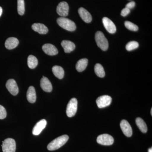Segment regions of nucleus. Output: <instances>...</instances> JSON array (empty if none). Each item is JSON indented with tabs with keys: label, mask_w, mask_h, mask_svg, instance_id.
<instances>
[{
	"label": "nucleus",
	"mask_w": 152,
	"mask_h": 152,
	"mask_svg": "<svg viewBox=\"0 0 152 152\" xmlns=\"http://www.w3.org/2000/svg\"><path fill=\"white\" fill-rule=\"evenodd\" d=\"M69 138V136L67 135L60 136L51 142L48 145L47 148L50 151L58 149L67 142Z\"/></svg>",
	"instance_id": "f257e3e1"
},
{
	"label": "nucleus",
	"mask_w": 152,
	"mask_h": 152,
	"mask_svg": "<svg viewBox=\"0 0 152 152\" xmlns=\"http://www.w3.org/2000/svg\"><path fill=\"white\" fill-rule=\"evenodd\" d=\"M57 23L61 27L69 31H73L76 30L75 23L69 19L65 17H61L57 20Z\"/></svg>",
	"instance_id": "f03ea898"
},
{
	"label": "nucleus",
	"mask_w": 152,
	"mask_h": 152,
	"mask_svg": "<svg viewBox=\"0 0 152 152\" xmlns=\"http://www.w3.org/2000/svg\"><path fill=\"white\" fill-rule=\"evenodd\" d=\"M95 40L98 46L102 50L106 51L109 47L108 42L102 32L98 31L95 35Z\"/></svg>",
	"instance_id": "7ed1b4c3"
},
{
	"label": "nucleus",
	"mask_w": 152,
	"mask_h": 152,
	"mask_svg": "<svg viewBox=\"0 0 152 152\" xmlns=\"http://www.w3.org/2000/svg\"><path fill=\"white\" fill-rule=\"evenodd\" d=\"M2 142L1 147L3 152H15L16 145L14 139H6Z\"/></svg>",
	"instance_id": "20e7f679"
},
{
	"label": "nucleus",
	"mask_w": 152,
	"mask_h": 152,
	"mask_svg": "<svg viewBox=\"0 0 152 152\" xmlns=\"http://www.w3.org/2000/svg\"><path fill=\"white\" fill-rule=\"evenodd\" d=\"M77 100L76 98H72L70 100L66 110L68 117L72 118L75 115L77 109Z\"/></svg>",
	"instance_id": "39448f33"
},
{
	"label": "nucleus",
	"mask_w": 152,
	"mask_h": 152,
	"mask_svg": "<svg viewBox=\"0 0 152 152\" xmlns=\"http://www.w3.org/2000/svg\"><path fill=\"white\" fill-rule=\"evenodd\" d=\"M112 101V98L107 95H104L99 97L96 100V103L98 107L103 108L110 106Z\"/></svg>",
	"instance_id": "423d86ee"
},
{
	"label": "nucleus",
	"mask_w": 152,
	"mask_h": 152,
	"mask_svg": "<svg viewBox=\"0 0 152 152\" xmlns=\"http://www.w3.org/2000/svg\"><path fill=\"white\" fill-rule=\"evenodd\" d=\"M114 138L112 136L108 134H103L99 136L97 139L98 143L103 145H111L113 144Z\"/></svg>",
	"instance_id": "0eeeda50"
},
{
	"label": "nucleus",
	"mask_w": 152,
	"mask_h": 152,
	"mask_svg": "<svg viewBox=\"0 0 152 152\" xmlns=\"http://www.w3.org/2000/svg\"><path fill=\"white\" fill-rule=\"evenodd\" d=\"M69 6L66 2H61L57 7V12L62 17L67 16L69 14Z\"/></svg>",
	"instance_id": "6e6552de"
},
{
	"label": "nucleus",
	"mask_w": 152,
	"mask_h": 152,
	"mask_svg": "<svg viewBox=\"0 0 152 152\" xmlns=\"http://www.w3.org/2000/svg\"><path fill=\"white\" fill-rule=\"evenodd\" d=\"M6 87L10 93L13 96L18 94L19 88L16 82L14 79H10L7 82Z\"/></svg>",
	"instance_id": "1a4fd4ad"
},
{
	"label": "nucleus",
	"mask_w": 152,
	"mask_h": 152,
	"mask_svg": "<svg viewBox=\"0 0 152 152\" xmlns=\"http://www.w3.org/2000/svg\"><path fill=\"white\" fill-rule=\"evenodd\" d=\"M103 24L107 31L110 34H114L116 31V27L113 22L107 17L102 19Z\"/></svg>",
	"instance_id": "9d476101"
},
{
	"label": "nucleus",
	"mask_w": 152,
	"mask_h": 152,
	"mask_svg": "<svg viewBox=\"0 0 152 152\" xmlns=\"http://www.w3.org/2000/svg\"><path fill=\"white\" fill-rule=\"evenodd\" d=\"M120 126L123 133L127 137H130L132 135V129L127 121L123 120L121 121Z\"/></svg>",
	"instance_id": "9b49d317"
},
{
	"label": "nucleus",
	"mask_w": 152,
	"mask_h": 152,
	"mask_svg": "<svg viewBox=\"0 0 152 152\" xmlns=\"http://www.w3.org/2000/svg\"><path fill=\"white\" fill-rule=\"evenodd\" d=\"M47 124V121L45 119H42L38 122L33 128V134L34 135H38L45 128Z\"/></svg>",
	"instance_id": "f8f14e48"
},
{
	"label": "nucleus",
	"mask_w": 152,
	"mask_h": 152,
	"mask_svg": "<svg viewBox=\"0 0 152 152\" xmlns=\"http://www.w3.org/2000/svg\"><path fill=\"white\" fill-rule=\"evenodd\" d=\"M42 48L45 53L49 56H55L58 53L57 48L52 44H45L43 46Z\"/></svg>",
	"instance_id": "ddd939ff"
},
{
	"label": "nucleus",
	"mask_w": 152,
	"mask_h": 152,
	"mask_svg": "<svg viewBox=\"0 0 152 152\" xmlns=\"http://www.w3.org/2000/svg\"><path fill=\"white\" fill-rule=\"evenodd\" d=\"M40 86L42 89L46 92H50L53 90V86L50 81L46 77L43 76L40 81Z\"/></svg>",
	"instance_id": "4468645a"
},
{
	"label": "nucleus",
	"mask_w": 152,
	"mask_h": 152,
	"mask_svg": "<svg viewBox=\"0 0 152 152\" xmlns=\"http://www.w3.org/2000/svg\"><path fill=\"white\" fill-rule=\"evenodd\" d=\"M79 15L82 20L86 23H90L92 20L91 14L84 8H80L78 10Z\"/></svg>",
	"instance_id": "2eb2a0df"
},
{
	"label": "nucleus",
	"mask_w": 152,
	"mask_h": 152,
	"mask_svg": "<svg viewBox=\"0 0 152 152\" xmlns=\"http://www.w3.org/2000/svg\"><path fill=\"white\" fill-rule=\"evenodd\" d=\"M32 28L35 31L41 34H45L48 32V29L43 24L35 23L32 26Z\"/></svg>",
	"instance_id": "dca6fc26"
},
{
	"label": "nucleus",
	"mask_w": 152,
	"mask_h": 152,
	"mask_svg": "<svg viewBox=\"0 0 152 152\" xmlns=\"http://www.w3.org/2000/svg\"><path fill=\"white\" fill-rule=\"evenodd\" d=\"M62 46L64 49L65 53H70L73 51L76 46L73 42L69 40H63L61 43Z\"/></svg>",
	"instance_id": "f3484780"
},
{
	"label": "nucleus",
	"mask_w": 152,
	"mask_h": 152,
	"mask_svg": "<svg viewBox=\"0 0 152 152\" xmlns=\"http://www.w3.org/2000/svg\"><path fill=\"white\" fill-rule=\"evenodd\" d=\"M19 43L18 40L16 38L10 37L6 41L5 46L6 48L8 50H12L18 46Z\"/></svg>",
	"instance_id": "a211bd4d"
},
{
	"label": "nucleus",
	"mask_w": 152,
	"mask_h": 152,
	"mask_svg": "<svg viewBox=\"0 0 152 152\" xmlns=\"http://www.w3.org/2000/svg\"><path fill=\"white\" fill-rule=\"evenodd\" d=\"M27 99L31 103L35 102L37 99V95L35 88L32 86L29 87L27 92Z\"/></svg>",
	"instance_id": "6ab92c4d"
},
{
	"label": "nucleus",
	"mask_w": 152,
	"mask_h": 152,
	"mask_svg": "<svg viewBox=\"0 0 152 152\" xmlns=\"http://www.w3.org/2000/svg\"><path fill=\"white\" fill-rule=\"evenodd\" d=\"M88 60L87 58H83L78 61L76 65V69L78 72H82L86 68L88 64Z\"/></svg>",
	"instance_id": "aec40b11"
},
{
	"label": "nucleus",
	"mask_w": 152,
	"mask_h": 152,
	"mask_svg": "<svg viewBox=\"0 0 152 152\" xmlns=\"http://www.w3.org/2000/svg\"><path fill=\"white\" fill-rule=\"evenodd\" d=\"M53 73L58 78L62 79L64 75V71L61 67L58 66H55L52 68Z\"/></svg>",
	"instance_id": "412c9836"
},
{
	"label": "nucleus",
	"mask_w": 152,
	"mask_h": 152,
	"mask_svg": "<svg viewBox=\"0 0 152 152\" xmlns=\"http://www.w3.org/2000/svg\"><path fill=\"white\" fill-rule=\"evenodd\" d=\"M136 123L138 127L142 132L146 133L148 131V127L146 124L141 118H137L136 120Z\"/></svg>",
	"instance_id": "4be33fe9"
},
{
	"label": "nucleus",
	"mask_w": 152,
	"mask_h": 152,
	"mask_svg": "<svg viewBox=\"0 0 152 152\" xmlns=\"http://www.w3.org/2000/svg\"><path fill=\"white\" fill-rule=\"evenodd\" d=\"M37 59L33 55H30L28 58V65L30 69H34L38 65Z\"/></svg>",
	"instance_id": "5701e85b"
},
{
	"label": "nucleus",
	"mask_w": 152,
	"mask_h": 152,
	"mask_svg": "<svg viewBox=\"0 0 152 152\" xmlns=\"http://www.w3.org/2000/svg\"><path fill=\"white\" fill-rule=\"evenodd\" d=\"M94 70L95 73L99 77H104L105 75V73L103 67L100 64H96L95 66Z\"/></svg>",
	"instance_id": "b1692460"
},
{
	"label": "nucleus",
	"mask_w": 152,
	"mask_h": 152,
	"mask_svg": "<svg viewBox=\"0 0 152 152\" xmlns=\"http://www.w3.org/2000/svg\"><path fill=\"white\" fill-rule=\"evenodd\" d=\"M25 11L24 0H18V12L20 15H23Z\"/></svg>",
	"instance_id": "393cba45"
},
{
	"label": "nucleus",
	"mask_w": 152,
	"mask_h": 152,
	"mask_svg": "<svg viewBox=\"0 0 152 152\" xmlns=\"http://www.w3.org/2000/svg\"><path fill=\"white\" fill-rule=\"evenodd\" d=\"M139 46V43L137 42L136 41H131L127 44L126 48L127 50L132 51L137 48Z\"/></svg>",
	"instance_id": "a878e982"
},
{
	"label": "nucleus",
	"mask_w": 152,
	"mask_h": 152,
	"mask_svg": "<svg viewBox=\"0 0 152 152\" xmlns=\"http://www.w3.org/2000/svg\"><path fill=\"white\" fill-rule=\"evenodd\" d=\"M125 26L128 29L132 31H136L138 30V27L132 22L126 21L125 22Z\"/></svg>",
	"instance_id": "bb28decb"
},
{
	"label": "nucleus",
	"mask_w": 152,
	"mask_h": 152,
	"mask_svg": "<svg viewBox=\"0 0 152 152\" xmlns=\"http://www.w3.org/2000/svg\"><path fill=\"white\" fill-rule=\"evenodd\" d=\"M7 113L6 109L3 106L0 105V119H4L7 117Z\"/></svg>",
	"instance_id": "cd10ccee"
},
{
	"label": "nucleus",
	"mask_w": 152,
	"mask_h": 152,
	"mask_svg": "<svg viewBox=\"0 0 152 152\" xmlns=\"http://www.w3.org/2000/svg\"><path fill=\"white\" fill-rule=\"evenodd\" d=\"M130 12V10L126 7L123 9L121 12V15L123 17H125L129 15Z\"/></svg>",
	"instance_id": "c85d7f7f"
},
{
	"label": "nucleus",
	"mask_w": 152,
	"mask_h": 152,
	"mask_svg": "<svg viewBox=\"0 0 152 152\" xmlns=\"http://www.w3.org/2000/svg\"><path fill=\"white\" fill-rule=\"evenodd\" d=\"M135 6V3L134 1H132L127 4L126 7L131 10V9H133Z\"/></svg>",
	"instance_id": "c756f323"
},
{
	"label": "nucleus",
	"mask_w": 152,
	"mask_h": 152,
	"mask_svg": "<svg viewBox=\"0 0 152 152\" xmlns=\"http://www.w3.org/2000/svg\"><path fill=\"white\" fill-rule=\"evenodd\" d=\"M3 12V10L2 8L0 7V17L1 16V15H2V14Z\"/></svg>",
	"instance_id": "7c9ffc66"
},
{
	"label": "nucleus",
	"mask_w": 152,
	"mask_h": 152,
	"mask_svg": "<svg viewBox=\"0 0 152 152\" xmlns=\"http://www.w3.org/2000/svg\"><path fill=\"white\" fill-rule=\"evenodd\" d=\"M148 152H152V148H150L148 150Z\"/></svg>",
	"instance_id": "2f4dec72"
},
{
	"label": "nucleus",
	"mask_w": 152,
	"mask_h": 152,
	"mask_svg": "<svg viewBox=\"0 0 152 152\" xmlns=\"http://www.w3.org/2000/svg\"><path fill=\"white\" fill-rule=\"evenodd\" d=\"M151 115H152V109H151Z\"/></svg>",
	"instance_id": "473e14b6"
}]
</instances>
